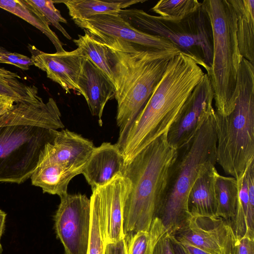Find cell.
<instances>
[{"instance_id":"6da1fadb","label":"cell","mask_w":254,"mask_h":254,"mask_svg":"<svg viewBox=\"0 0 254 254\" xmlns=\"http://www.w3.org/2000/svg\"><path fill=\"white\" fill-rule=\"evenodd\" d=\"M205 73L191 56L181 52L169 61L146 104L117 145L128 163L156 139L168 133Z\"/></svg>"},{"instance_id":"7a4b0ae2","label":"cell","mask_w":254,"mask_h":254,"mask_svg":"<svg viewBox=\"0 0 254 254\" xmlns=\"http://www.w3.org/2000/svg\"><path fill=\"white\" fill-rule=\"evenodd\" d=\"M104 45L112 63L120 139L146 104L170 60L182 52L178 48L160 50L119 43Z\"/></svg>"},{"instance_id":"3957f363","label":"cell","mask_w":254,"mask_h":254,"mask_svg":"<svg viewBox=\"0 0 254 254\" xmlns=\"http://www.w3.org/2000/svg\"><path fill=\"white\" fill-rule=\"evenodd\" d=\"M178 150L171 146L167 133L139 152L125 165L123 176L131 183L123 208L125 237L138 231H149L161 211L170 168Z\"/></svg>"},{"instance_id":"277c9868","label":"cell","mask_w":254,"mask_h":254,"mask_svg":"<svg viewBox=\"0 0 254 254\" xmlns=\"http://www.w3.org/2000/svg\"><path fill=\"white\" fill-rule=\"evenodd\" d=\"M237 98L233 111H215L216 162L238 180L254 161V65L243 57L238 71Z\"/></svg>"},{"instance_id":"5b68a950","label":"cell","mask_w":254,"mask_h":254,"mask_svg":"<svg viewBox=\"0 0 254 254\" xmlns=\"http://www.w3.org/2000/svg\"><path fill=\"white\" fill-rule=\"evenodd\" d=\"M215 113L203 124L186 145L178 150L169 172L165 195L158 217L170 234L190 215L188 196L200 173L216 164L217 137Z\"/></svg>"},{"instance_id":"8992f818","label":"cell","mask_w":254,"mask_h":254,"mask_svg":"<svg viewBox=\"0 0 254 254\" xmlns=\"http://www.w3.org/2000/svg\"><path fill=\"white\" fill-rule=\"evenodd\" d=\"M202 7L212 31V61L206 74L213 90L215 111L227 116L235 106L237 76L243 58L237 37V17L229 0H204Z\"/></svg>"},{"instance_id":"52a82bcc","label":"cell","mask_w":254,"mask_h":254,"mask_svg":"<svg viewBox=\"0 0 254 254\" xmlns=\"http://www.w3.org/2000/svg\"><path fill=\"white\" fill-rule=\"evenodd\" d=\"M118 13L138 30L169 41L182 52L192 57L207 73L209 71L213 55L212 31L202 6L179 22L165 20L142 9L126 8Z\"/></svg>"},{"instance_id":"ba28073f","label":"cell","mask_w":254,"mask_h":254,"mask_svg":"<svg viewBox=\"0 0 254 254\" xmlns=\"http://www.w3.org/2000/svg\"><path fill=\"white\" fill-rule=\"evenodd\" d=\"M57 129L30 126L0 127V182L21 184L35 170Z\"/></svg>"},{"instance_id":"9c48e42d","label":"cell","mask_w":254,"mask_h":254,"mask_svg":"<svg viewBox=\"0 0 254 254\" xmlns=\"http://www.w3.org/2000/svg\"><path fill=\"white\" fill-rule=\"evenodd\" d=\"M60 197L54 216L57 237L65 254H87L91 228L90 199L81 193H67Z\"/></svg>"},{"instance_id":"30bf717a","label":"cell","mask_w":254,"mask_h":254,"mask_svg":"<svg viewBox=\"0 0 254 254\" xmlns=\"http://www.w3.org/2000/svg\"><path fill=\"white\" fill-rule=\"evenodd\" d=\"M74 23L104 45L125 43L144 49L164 50L178 48L169 41L134 28L117 12L73 20Z\"/></svg>"},{"instance_id":"8fae6325","label":"cell","mask_w":254,"mask_h":254,"mask_svg":"<svg viewBox=\"0 0 254 254\" xmlns=\"http://www.w3.org/2000/svg\"><path fill=\"white\" fill-rule=\"evenodd\" d=\"M171 234L177 240L190 244L209 254H235L238 240L231 222L218 216L190 214Z\"/></svg>"},{"instance_id":"7c38bea8","label":"cell","mask_w":254,"mask_h":254,"mask_svg":"<svg viewBox=\"0 0 254 254\" xmlns=\"http://www.w3.org/2000/svg\"><path fill=\"white\" fill-rule=\"evenodd\" d=\"M214 98L210 81L205 73L167 133L171 146L178 150L192 139L204 122L215 113Z\"/></svg>"},{"instance_id":"4fadbf2b","label":"cell","mask_w":254,"mask_h":254,"mask_svg":"<svg viewBox=\"0 0 254 254\" xmlns=\"http://www.w3.org/2000/svg\"><path fill=\"white\" fill-rule=\"evenodd\" d=\"M131 190V183L123 175L92 191L97 197L100 226L104 245L125 238L123 230V208Z\"/></svg>"},{"instance_id":"5bb4252c","label":"cell","mask_w":254,"mask_h":254,"mask_svg":"<svg viewBox=\"0 0 254 254\" xmlns=\"http://www.w3.org/2000/svg\"><path fill=\"white\" fill-rule=\"evenodd\" d=\"M28 48L33 65L45 71L49 78L58 83L66 93L73 90L80 94L77 80L85 58L80 49L49 54L34 46L29 45Z\"/></svg>"},{"instance_id":"9a60e30c","label":"cell","mask_w":254,"mask_h":254,"mask_svg":"<svg viewBox=\"0 0 254 254\" xmlns=\"http://www.w3.org/2000/svg\"><path fill=\"white\" fill-rule=\"evenodd\" d=\"M94 148L92 141L80 134L67 129L57 130L53 140L42 151L37 167L53 164L85 167Z\"/></svg>"},{"instance_id":"2e32d148","label":"cell","mask_w":254,"mask_h":254,"mask_svg":"<svg viewBox=\"0 0 254 254\" xmlns=\"http://www.w3.org/2000/svg\"><path fill=\"white\" fill-rule=\"evenodd\" d=\"M80 94L85 98L92 116L102 126V115L107 102L115 95V87L107 75L89 59H84L78 80Z\"/></svg>"},{"instance_id":"e0dca14e","label":"cell","mask_w":254,"mask_h":254,"mask_svg":"<svg viewBox=\"0 0 254 254\" xmlns=\"http://www.w3.org/2000/svg\"><path fill=\"white\" fill-rule=\"evenodd\" d=\"M125 167L124 157L117 144L105 142L95 147L82 174L93 191L115 176L123 175Z\"/></svg>"},{"instance_id":"ac0fdd59","label":"cell","mask_w":254,"mask_h":254,"mask_svg":"<svg viewBox=\"0 0 254 254\" xmlns=\"http://www.w3.org/2000/svg\"><path fill=\"white\" fill-rule=\"evenodd\" d=\"M237 181L238 199L231 224L238 239L245 235L254 237V161Z\"/></svg>"},{"instance_id":"d6986e66","label":"cell","mask_w":254,"mask_h":254,"mask_svg":"<svg viewBox=\"0 0 254 254\" xmlns=\"http://www.w3.org/2000/svg\"><path fill=\"white\" fill-rule=\"evenodd\" d=\"M218 172L215 164L208 166L200 174L188 196L190 214L193 216H216L217 200L215 180Z\"/></svg>"},{"instance_id":"ffe728a7","label":"cell","mask_w":254,"mask_h":254,"mask_svg":"<svg viewBox=\"0 0 254 254\" xmlns=\"http://www.w3.org/2000/svg\"><path fill=\"white\" fill-rule=\"evenodd\" d=\"M84 168L62 164L38 167L30 177L31 183L41 188L44 193L60 197L67 193L69 183L75 176L82 174Z\"/></svg>"},{"instance_id":"44dd1931","label":"cell","mask_w":254,"mask_h":254,"mask_svg":"<svg viewBox=\"0 0 254 254\" xmlns=\"http://www.w3.org/2000/svg\"><path fill=\"white\" fill-rule=\"evenodd\" d=\"M229 1L237 17V37L240 54L254 65V0Z\"/></svg>"},{"instance_id":"7402d4cb","label":"cell","mask_w":254,"mask_h":254,"mask_svg":"<svg viewBox=\"0 0 254 254\" xmlns=\"http://www.w3.org/2000/svg\"><path fill=\"white\" fill-rule=\"evenodd\" d=\"M0 8L21 18L39 30L52 42L57 52L65 51L58 37L50 28L49 22L27 0H0Z\"/></svg>"},{"instance_id":"603a6c76","label":"cell","mask_w":254,"mask_h":254,"mask_svg":"<svg viewBox=\"0 0 254 254\" xmlns=\"http://www.w3.org/2000/svg\"><path fill=\"white\" fill-rule=\"evenodd\" d=\"M146 0H69L54 1L64 3L67 7L69 14L73 20L85 19L94 16L118 12L122 9Z\"/></svg>"},{"instance_id":"cb8c5ba5","label":"cell","mask_w":254,"mask_h":254,"mask_svg":"<svg viewBox=\"0 0 254 254\" xmlns=\"http://www.w3.org/2000/svg\"><path fill=\"white\" fill-rule=\"evenodd\" d=\"M215 192L217 205L216 216L231 223L235 215L238 199L237 180L218 173L215 180Z\"/></svg>"},{"instance_id":"d4e9b609","label":"cell","mask_w":254,"mask_h":254,"mask_svg":"<svg viewBox=\"0 0 254 254\" xmlns=\"http://www.w3.org/2000/svg\"><path fill=\"white\" fill-rule=\"evenodd\" d=\"M16 72L0 67V95L11 98L15 102H35L41 98L38 88L34 85L23 82Z\"/></svg>"},{"instance_id":"484cf974","label":"cell","mask_w":254,"mask_h":254,"mask_svg":"<svg viewBox=\"0 0 254 254\" xmlns=\"http://www.w3.org/2000/svg\"><path fill=\"white\" fill-rule=\"evenodd\" d=\"M73 42L84 56L100 69L114 85L112 63L108 48L88 33L78 35Z\"/></svg>"},{"instance_id":"4316f807","label":"cell","mask_w":254,"mask_h":254,"mask_svg":"<svg viewBox=\"0 0 254 254\" xmlns=\"http://www.w3.org/2000/svg\"><path fill=\"white\" fill-rule=\"evenodd\" d=\"M167 231L160 218H155L149 231H138L125 238L127 254H153L156 243Z\"/></svg>"},{"instance_id":"83f0119b","label":"cell","mask_w":254,"mask_h":254,"mask_svg":"<svg viewBox=\"0 0 254 254\" xmlns=\"http://www.w3.org/2000/svg\"><path fill=\"white\" fill-rule=\"evenodd\" d=\"M202 6L197 0H161L151 8L160 17L179 22L195 12Z\"/></svg>"},{"instance_id":"f1b7e54d","label":"cell","mask_w":254,"mask_h":254,"mask_svg":"<svg viewBox=\"0 0 254 254\" xmlns=\"http://www.w3.org/2000/svg\"><path fill=\"white\" fill-rule=\"evenodd\" d=\"M90 199L91 228L87 254H104L105 245L101 229L98 202L93 193Z\"/></svg>"},{"instance_id":"f546056e","label":"cell","mask_w":254,"mask_h":254,"mask_svg":"<svg viewBox=\"0 0 254 254\" xmlns=\"http://www.w3.org/2000/svg\"><path fill=\"white\" fill-rule=\"evenodd\" d=\"M29 2L36 7L49 22L67 39L71 40V36L68 34L60 23H66V20L64 18L60 11L54 5L53 0H27Z\"/></svg>"},{"instance_id":"4dcf8cb0","label":"cell","mask_w":254,"mask_h":254,"mask_svg":"<svg viewBox=\"0 0 254 254\" xmlns=\"http://www.w3.org/2000/svg\"><path fill=\"white\" fill-rule=\"evenodd\" d=\"M0 63L10 64L23 70H28L33 65L29 57L17 53L7 51L0 46Z\"/></svg>"},{"instance_id":"1f68e13d","label":"cell","mask_w":254,"mask_h":254,"mask_svg":"<svg viewBox=\"0 0 254 254\" xmlns=\"http://www.w3.org/2000/svg\"><path fill=\"white\" fill-rule=\"evenodd\" d=\"M235 254H254V237L245 235L238 239Z\"/></svg>"},{"instance_id":"d6a6232c","label":"cell","mask_w":254,"mask_h":254,"mask_svg":"<svg viewBox=\"0 0 254 254\" xmlns=\"http://www.w3.org/2000/svg\"><path fill=\"white\" fill-rule=\"evenodd\" d=\"M153 254H174L170 234L167 231L157 242Z\"/></svg>"},{"instance_id":"836d02e7","label":"cell","mask_w":254,"mask_h":254,"mask_svg":"<svg viewBox=\"0 0 254 254\" xmlns=\"http://www.w3.org/2000/svg\"><path fill=\"white\" fill-rule=\"evenodd\" d=\"M104 254H127V243L125 238L116 243L105 245Z\"/></svg>"},{"instance_id":"e575fe53","label":"cell","mask_w":254,"mask_h":254,"mask_svg":"<svg viewBox=\"0 0 254 254\" xmlns=\"http://www.w3.org/2000/svg\"><path fill=\"white\" fill-rule=\"evenodd\" d=\"M15 102L10 97L0 95V116L11 109Z\"/></svg>"},{"instance_id":"d590c367","label":"cell","mask_w":254,"mask_h":254,"mask_svg":"<svg viewBox=\"0 0 254 254\" xmlns=\"http://www.w3.org/2000/svg\"><path fill=\"white\" fill-rule=\"evenodd\" d=\"M178 242L190 254H209L204 251L187 242L179 241Z\"/></svg>"},{"instance_id":"8d00e7d4","label":"cell","mask_w":254,"mask_h":254,"mask_svg":"<svg viewBox=\"0 0 254 254\" xmlns=\"http://www.w3.org/2000/svg\"><path fill=\"white\" fill-rule=\"evenodd\" d=\"M170 234L174 254H190L179 244L174 236Z\"/></svg>"},{"instance_id":"74e56055","label":"cell","mask_w":254,"mask_h":254,"mask_svg":"<svg viewBox=\"0 0 254 254\" xmlns=\"http://www.w3.org/2000/svg\"><path fill=\"white\" fill-rule=\"evenodd\" d=\"M6 216V214L4 211L0 209V254H1L3 251L2 245L0 243V240L4 228Z\"/></svg>"}]
</instances>
